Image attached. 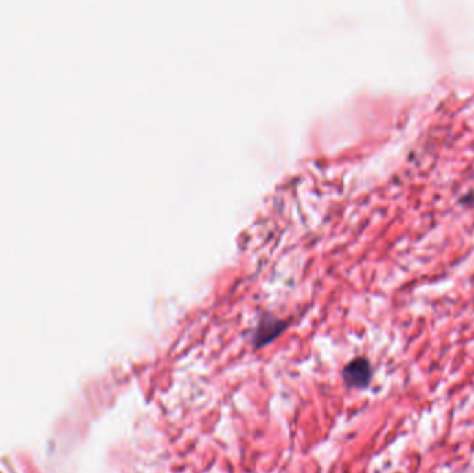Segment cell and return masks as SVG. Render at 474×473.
<instances>
[{"label": "cell", "instance_id": "6da1fadb", "mask_svg": "<svg viewBox=\"0 0 474 473\" xmlns=\"http://www.w3.org/2000/svg\"><path fill=\"white\" fill-rule=\"evenodd\" d=\"M343 379L351 388H365L372 380V368L366 358H354L343 371Z\"/></svg>", "mask_w": 474, "mask_h": 473}, {"label": "cell", "instance_id": "7a4b0ae2", "mask_svg": "<svg viewBox=\"0 0 474 473\" xmlns=\"http://www.w3.org/2000/svg\"><path fill=\"white\" fill-rule=\"evenodd\" d=\"M286 324L278 320H267L264 321L256 331L254 336H253V342H254V347L260 349L265 344H268L269 342H272L275 338H278L282 331L284 329Z\"/></svg>", "mask_w": 474, "mask_h": 473}]
</instances>
